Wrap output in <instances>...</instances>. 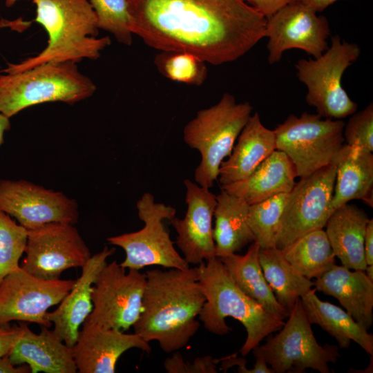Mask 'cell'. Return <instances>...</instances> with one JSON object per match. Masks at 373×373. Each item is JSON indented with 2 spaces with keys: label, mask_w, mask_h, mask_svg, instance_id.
Wrapping results in <instances>:
<instances>
[{
  "label": "cell",
  "mask_w": 373,
  "mask_h": 373,
  "mask_svg": "<svg viewBox=\"0 0 373 373\" xmlns=\"http://www.w3.org/2000/svg\"><path fill=\"white\" fill-rule=\"evenodd\" d=\"M0 73H1V71H0Z\"/></svg>",
  "instance_id": "cell-46"
},
{
  "label": "cell",
  "mask_w": 373,
  "mask_h": 373,
  "mask_svg": "<svg viewBox=\"0 0 373 373\" xmlns=\"http://www.w3.org/2000/svg\"><path fill=\"white\" fill-rule=\"evenodd\" d=\"M299 0H245L256 11L267 19L283 7Z\"/></svg>",
  "instance_id": "cell-38"
},
{
  "label": "cell",
  "mask_w": 373,
  "mask_h": 373,
  "mask_svg": "<svg viewBox=\"0 0 373 373\" xmlns=\"http://www.w3.org/2000/svg\"><path fill=\"white\" fill-rule=\"evenodd\" d=\"M332 212L354 200L373 207V154L343 145L335 160Z\"/></svg>",
  "instance_id": "cell-25"
},
{
  "label": "cell",
  "mask_w": 373,
  "mask_h": 373,
  "mask_svg": "<svg viewBox=\"0 0 373 373\" xmlns=\"http://www.w3.org/2000/svg\"><path fill=\"white\" fill-rule=\"evenodd\" d=\"M142 310L134 333L157 341L166 353L184 347L200 327L197 320L206 300L196 267L146 271Z\"/></svg>",
  "instance_id": "cell-2"
},
{
  "label": "cell",
  "mask_w": 373,
  "mask_h": 373,
  "mask_svg": "<svg viewBox=\"0 0 373 373\" xmlns=\"http://www.w3.org/2000/svg\"><path fill=\"white\" fill-rule=\"evenodd\" d=\"M27 239L28 230L0 209V283L19 267Z\"/></svg>",
  "instance_id": "cell-34"
},
{
  "label": "cell",
  "mask_w": 373,
  "mask_h": 373,
  "mask_svg": "<svg viewBox=\"0 0 373 373\" xmlns=\"http://www.w3.org/2000/svg\"><path fill=\"white\" fill-rule=\"evenodd\" d=\"M345 144L350 147L365 151H373V104L355 112L345 124Z\"/></svg>",
  "instance_id": "cell-35"
},
{
  "label": "cell",
  "mask_w": 373,
  "mask_h": 373,
  "mask_svg": "<svg viewBox=\"0 0 373 373\" xmlns=\"http://www.w3.org/2000/svg\"><path fill=\"white\" fill-rule=\"evenodd\" d=\"M218 360L211 356L196 358L193 363L185 361L182 356L175 352L164 362V367L169 373H216Z\"/></svg>",
  "instance_id": "cell-36"
},
{
  "label": "cell",
  "mask_w": 373,
  "mask_h": 373,
  "mask_svg": "<svg viewBox=\"0 0 373 373\" xmlns=\"http://www.w3.org/2000/svg\"><path fill=\"white\" fill-rule=\"evenodd\" d=\"M314 283L316 290L334 297L356 322L367 330L370 329L373 323V281L365 271H352L334 263Z\"/></svg>",
  "instance_id": "cell-20"
},
{
  "label": "cell",
  "mask_w": 373,
  "mask_h": 373,
  "mask_svg": "<svg viewBox=\"0 0 373 373\" xmlns=\"http://www.w3.org/2000/svg\"><path fill=\"white\" fill-rule=\"evenodd\" d=\"M146 283V274L126 269L116 260L106 263L93 285V308L85 322L126 331L138 320Z\"/></svg>",
  "instance_id": "cell-11"
},
{
  "label": "cell",
  "mask_w": 373,
  "mask_h": 373,
  "mask_svg": "<svg viewBox=\"0 0 373 373\" xmlns=\"http://www.w3.org/2000/svg\"><path fill=\"white\" fill-rule=\"evenodd\" d=\"M23 324L20 326H0V358L8 355L21 336Z\"/></svg>",
  "instance_id": "cell-37"
},
{
  "label": "cell",
  "mask_w": 373,
  "mask_h": 373,
  "mask_svg": "<svg viewBox=\"0 0 373 373\" xmlns=\"http://www.w3.org/2000/svg\"><path fill=\"white\" fill-rule=\"evenodd\" d=\"M1 73L0 113L8 118L46 102L73 104L91 97L97 88L73 62H49L19 73Z\"/></svg>",
  "instance_id": "cell-5"
},
{
  "label": "cell",
  "mask_w": 373,
  "mask_h": 373,
  "mask_svg": "<svg viewBox=\"0 0 373 373\" xmlns=\"http://www.w3.org/2000/svg\"><path fill=\"white\" fill-rule=\"evenodd\" d=\"M256 358V363L252 369H249L247 373H274L271 368L267 367V363L265 359L259 354H254Z\"/></svg>",
  "instance_id": "cell-42"
},
{
  "label": "cell",
  "mask_w": 373,
  "mask_h": 373,
  "mask_svg": "<svg viewBox=\"0 0 373 373\" xmlns=\"http://www.w3.org/2000/svg\"><path fill=\"white\" fill-rule=\"evenodd\" d=\"M195 267L206 298L199 320L208 332L216 335H224L232 330L226 323V318L232 317L240 322L247 332L240 350L242 356L247 355L269 334L282 328L285 322L245 294L219 258L216 256Z\"/></svg>",
  "instance_id": "cell-4"
},
{
  "label": "cell",
  "mask_w": 373,
  "mask_h": 373,
  "mask_svg": "<svg viewBox=\"0 0 373 373\" xmlns=\"http://www.w3.org/2000/svg\"><path fill=\"white\" fill-rule=\"evenodd\" d=\"M296 177L289 158L276 149L247 178L220 188L251 205L281 193H289Z\"/></svg>",
  "instance_id": "cell-23"
},
{
  "label": "cell",
  "mask_w": 373,
  "mask_h": 373,
  "mask_svg": "<svg viewBox=\"0 0 373 373\" xmlns=\"http://www.w3.org/2000/svg\"><path fill=\"white\" fill-rule=\"evenodd\" d=\"M370 219L363 209L349 202L334 210L328 218L325 233L343 266L365 271L364 238Z\"/></svg>",
  "instance_id": "cell-24"
},
{
  "label": "cell",
  "mask_w": 373,
  "mask_h": 373,
  "mask_svg": "<svg viewBox=\"0 0 373 373\" xmlns=\"http://www.w3.org/2000/svg\"><path fill=\"white\" fill-rule=\"evenodd\" d=\"M99 29L111 33L119 43L131 46L133 33L128 0H88Z\"/></svg>",
  "instance_id": "cell-33"
},
{
  "label": "cell",
  "mask_w": 373,
  "mask_h": 373,
  "mask_svg": "<svg viewBox=\"0 0 373 373\" xmlns=\"http://www.w3.org/2000/svg\"><path fill=\"white\" fill-rule=\"evenodd\" d=\"M311 289L300 297V301L308 321L319 325L335 338L341 348H349L352 341L367 354L373 355V335L361 326L345 310L321 300Z\"/></svg>",
  "instance_id": "cell-26"
},
{
  "label": "cell",
  "mask_w": 373,
  "mask_h": 373,
  "mask_svg": "<svg viewBox=\"0 0 373 373\" xmlns=\"http://www.w3.org/2000/svg\"><path fill=\"white\" fill-rule=\"evenodd\" d=\"M115 251V249L104 247L101 251L92 255L82 267L81 276L58 304L57 308L47 313L48 320L54 326L52 332L71 347L77 339L80 326L93 310L91 293L94 282L107 263V258Z\"/></svg>",
  "instance_id": "cell-19"
},
{
  "label": "cell",
  "mask_w": 373,
  "mask_h": 373,
  "mask_svg": "<svg viewBox=\"0 0 373 373\" xmlns=\"http://www.w3.org/2000/svg\"><path fill=\"white\" fill-rule=\"evenodd\" d=\"M137 348L149 354V343L135 333L127 334L84 322L72 347L79 373H114L120 356Z\"/></svg>",
  "instance_id": "cell-18"
},
{
  "label": "cell",
  "mask_w": 373,
  "mask_h": 373,
  "mask_svg": "<svg viewBox=\"0 0 373 373\" xmlns=\"http://www.w3.org/2000/svg\"><path fill=\"white\" fill-rule=\"evenodd\" d=\"M364 256L367 265H373V220L370 219L364 238Z\"/></svg>",
  "instance_id": "cell-39"
},
{
  "label": "cell",
  "mask_w": 373,
  "mask_h": 373,
  "mask_svg": "<svg viewBox=\"0 0 373 373\" xmlns=\"http://www.w3.org/2000/svg\"><path fill=\"white\" fill-rule=\"evenodd\" d=\"M289 193H281L249 205L247 222L260 248L276 247L281 218Z\"/></svg>",
  "instance_id": "cell-31"
},
{
  "label": "cell",
  "mask_w": 373,
  "mask_h": 373,
  "mask_svg": "<svg viewBox=\"0 0 373 373\" xmlns=\"http://www.w3.org/2000/svg\"><path fill=\"white\" fill-rule=\"evenodd\" d=\"M300 1L290 3L267 19L264 37L269 64L280 61L288 50L299 49L313 58L328 48L330 28L327 19Z\"/></svg>",
  "instance_id": "cell-15"
},
{
  "label": "cell",
  "mask_w": 373,
  "mask_h": 373,
  "mask_svg": "<svg viewBox=\"0 0 373 373\" xmlns=\"http://www.w3.org/2000/svg\"><path fill=\"white\" fill-rule=\"evenodd\" d=\"M17 1L19 0H6V6L7 7H10L13 6Z\"/></svg>",
  "instance_id": "cell-45"
},
{
  "label": "cell",
  "mask_w": 373,
  "mask_h": 373,
  "mask_svg": "<svg viewBox=\"0 0 373 373\" xmlns=\"http://www.w3.org/2000/svg\"><path fill=\"white\" fill-rule=\"evenodd\" d=\"M30 369L28 365L22 364L14 365L8 355L0 358V373H29Z\"/></svg>",
  "instance_id": "cell-40"
},
{
  "label": "cell",
  "mask_w": 373,
  "mask_h": 373,
  "mask_svg": "<svg viewBox=\"0 0 373 373\" xmlns=\"http://www.w3.org/2000/svg\"><path fill=\"white\" fill-rule=\"evenodd\" d=\"M21 336L8 354L14 365H27L31 373L77 372L72 347L52 330L42 327L41 332L35 334L24 324Z\"/></svg>",
  "instance_id": "cell-21"
},
{
  "label": "cell",
  "mask_w": 373,
  "mask_h": 373,
  "mask_svg": "<svg viewBox=\"0 0 373 373\" xmlns=\"http://www.w3.org/2000/svg\"><path fill=\"white\" fill-rule=\"evenodd\" d=\"M9 119L0 113V145L3 142L5 133L10 128Z\"/></svg>",
  "instance_id": "cell-43"
},
{
  "label": "cell",
  "mask_w": 373,
  "mask_h": 373,
  "mask_svg": "<svg viewBox=\"0 0 373 373\" xmlns=\"http://www.w3.org/2000/svg\"><path fill=\"white\" fill-rule=\"evenodd\" d=\"M155 64L164 77L174 82L200 86L207 77L206 63L191 53L162 51Z\"/></svg>",
  "instance_id": "cell-32"
},
{
  "label": "cell",
  "mask_w": 373,
  "mask_h": 373,
  "mask_svg": "<svg viewBox=\"0 0 373 373\" xmlns=\"http://www.w3.org/2000/svg\"><path fill=\"white\" fill-rule=\"evenodd\" d=\"M131 30L163 52L212 65L236 61L264 38L267 19L245 0H128Z\"/></svg>",
  "instance_id": "cell-1"
},
{
  "label": "cell",
  "mask_w": 373,
  "mask_h": 373,
  "mask_svg": "<svg viewBox=\"0 0 373 373\" xmlns=\"http://www.w3.org/2000/svg\"><path fill=\"white\" fill-rule=\"evenodd\" d=\"M336 173L334 161L296 182L283 213L276 248L283 249L303 234L325 226L332 213Z\"/></svg>",
  "instance_id": "cell-12"
},
{
  "label": "cell",
  "mask_w": 373,
  "mask_h": 373,
  "mask_svg": "<svg viewBox=\"0 0 373 373\" xmlns=\"http://www.w3.org/2000/svg\"><path fill=\"white\" fill-rule=\"evenodd\" d=\"M20 267L45 280L59 279L70 268L82 267L92 256L74 224L52 222L28 230Z\"/></svg>",
  "instance_id": "cell-13"
},
{
  "label": "cell",
  "mask_w": 373,
  "mask_h": 373,
  "mask_svg": "<svg viewBox=\"0 0 373 373\" xmlns=\"http://www.w3.org/2000/svg\"><path fill=\"white\" fill-rule=\"evenodd\" d=\"M345 124L317 113L291 114L274 129L276 149L289 158L297 177H307L335 161L345 144Z\"/></svg>",
  "instance_id": "cell-8"
},
{
  "label": "cell",
  "mask_w": 373,
  "mask_h": 373,
  "mask_svg": "<svg viewBox=\"0 0 373 373\" xmlns=\"http://www.w3.org/2000/svg\"><path fill=\"white\" fill-rule=\"evenodd\" d=\"M311 325L299 298L278 332L269 334L265 344L251 351L262 356L274 373H302L307 368L329 373L328 363H335L340 356L338 347L321 346Z\"/></svg>",
  "instance_id": "cell-9"
},
{
  "label": "cell",
  "mask_w": 373,
  "mask_h": 373,
  "mask_svg": "<svg viewBox=\"0 0 373 373\" xmlns=\"http://www.w3.org/2000/svg\"><path fill=\"white\" fill-rule=\"evenodd\" d=\"M258 259L276 300L290 313L297 299L314 287V281L296 271L276 247L260 248Z\"/></svg>",
  "instance_id": "cell-29"
},
{
  "label": "cell",
  "mask_w": 373,
  "mask_h": 373,
  "mask_svg": "<svg viewBox=\"0 0 373 373\" xmlns=\"http://www.w3.org/2000/svg\"><path fill=\"white\" fill-rule=\"evenodd\" d=\"M365 271L367 277L373 281V265H367Z\"/></svg>",
  "instance_id": "cell-44"
},
{
  "label": "cell",
  "mask_w": 373,
  "mask_h": 373,
  "mask_svg": "<svg viewBox=\"0 0 373 373\" xmlns=\"http://www.w3.org/2000/svg\"><path fill=\"white\" fill-rule=\"evenodd\" d=\"M236 142L220 166L218 180L221 186L245 179L276 150L274 130L263 125L257 112L251 114Z\"/></svg>",
  "instance_id": "cell-22"
},
{
  "label": "cell",
  "mask_w": 373,
  "mask_h": 373,
  "mask_svg": "<svg viewBox=\"0 0 373 373\" xmlns=\"http://www.w3.org/2000/svg\"><path fill=\"white\" fill-rule=\"evenodd\" d=\"M281 250L296 271L311 280L322 275L335 261L329 241L323 229L303 234Z\"/></svg>",
  "instance_id": "cell-30"
},
{
  "label": "cell",
  "mask_w": 373,
  "mask_h": 373,
  "mask_svg": "<svg viewBox=\"0 0 373 373\" xmlns=\"http://www.w3.org/2000/svg\"><path fill=\"white\" fill-rule=\"evenodd\" d=\"M315 12H322L338 0H299Z\"/></svg>",
  "instance_id": "cell-41"
},
{
  "label": "cell",
  "mask_w": 373,
  "mask_h": 373,
  "mask_svg": "<svg viewBox=\"0 0 373 373\" xmlns=\"http://www.w3.org/2000/svg\"><path fill=\"white\" fill-rule=\"evenodd\" d=\"M331 45L316 58L300 59L294 66L296 76L307 87L305 101L323 117L343 119L354 113L358 105L342 84L347 68L361 55L357 44L331 37Z\"/></svg>",
  "instance_id": "cell-7"
},
{
  "label": "cell",
  "mask_w": 373,
  "mask_h": 373,
  "mask_svg": "<svg viewBox=\"0 0 373 373\" xmlns=\"http://www.w3.org/2000/svg\"><path fill=\"white\" fill-rule=\"evenodd\" d=\"M252 111L249 102H237L233 95L224 93L217 104L199 111L185 125L184 142L201 155L195 170V183L213 186L222 162L231 154Z\"/></svg>",
  "instance_id": "cell-6"
},
{
  "label": "cell",
  "mask_w": 373,
  "mask_h": 373,
  "mask_svg": "<svg viewBox=\"0 0 373 373\" xmlns=\"http://www.w3.org/2000/svg\"><path fill=\"white\" fill-rule=\"evenodd\" d=\"M35 21L45 29L47 46L34 57L8 64L3 73L21 72L49 62H77L97 59L111 44L108 37H98L95 11L88 0H32Z\"/></svg>",
  "instance_id": "cell-3"
},
{
  "label": "cell",
  "mask_w": 373,
  "mask_h": 373,
  "mask_svg": "<svg viewBox=\"0 0 373 373\" xmlns=\"http://www.w3.org/2000/svg\"><path fill=\"white\" fill-rule=\"evenodd\" d=\"M75 281L42 279L19 266L0 283V326L19 321L50 327L48 309L61 301Z\"/></svg>",
  "instance_id": "cell-14"
},
{
  "label": "cell",
  "mask_w": 373,
  "mask_h": 373,
  "mask_svg": "<svg viewBox=\"0 0 373 373\" xmlns=\"http://www.w3.org/2000/svg\"><path fill=\"white\" fill-rule=\"evenodd\" d=\"M213 237L216 257L240 251L254 238L247 222L249 205L223 189L216 195Z\"/></svg>",
  "instance_id": "cell-27"
},
{
  "label": "cell",
  "mask_w": 373,
  "mask_h": 373,
  "mask_svg": "<svg viewBox=\"0 0 373 373\" xmlns=\"http://www.w3.org/2000/svg\"><path fill=\"white\" fill-rule=\"evenodd\" d=\"M187 209L180 219L170 222L178 233L175 244L189 265H198L216 257L212 220L216 206V195L209 188L189 179L184 180Z\"/></svg>",
  "instance_id": "cell-17"
},
{
  "label": "cell",
  "mask_w": 373,
  "mask_h": 373,
  "mask_svg": "<svg viewBox=\"0 0 373 373\" xmlns=\"http://www.w3.org/2000/svg\"><path fill=\"white\" fill-rule=\"evenodd\" d=\"M142 229L107 238L109 244L122 248L125 259L120 263L125 269L140 270L145 267L159 265L166 269H186L189 265L178 252L163 220H171L176 209L155 202L153 195L144 193L136 203Z\"/></svg>",
  "instance_id": "cell-10"
},
{
  "label": "cell",
  "mask_w": 373,
  "mask_h": 373,
  "mask_svg": "<svg viewBox=\"0 0 373 373\" xmlns=\"http://www.w3.org/2000/svg\"><path fill=\"white\" fill-rule=\"evenodd\" d=\"M260 247L253 242L247 253L218 257L237 286L266 311L284 321L289 313L276 300L264 276L258 259Z\"/></svg>",
  "instance_id": "cell-28"
},
{
  "label": "cell",
  "mask_w": 373,
  "mask_h": 373,
  "mask_svg": "<svg viewBox=\"0 0 373 373\" xmlns=\"http://www.w3.org/2000/svg\"><path fill=\"white\" fill-rule=\"evenodd\" d=\"M0 209L27 230L52 222L75 224L79 218L74 199L22 180H0Z\"/></svg>",
  "instance_id": "cell-16"
}]
</instances>
